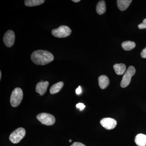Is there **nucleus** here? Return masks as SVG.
Here are the masks:
<instances>
[{
	"label": "nucleus",
	"instance_id": "f257e3e1",
	"mask_svg": "<svg viewBox=\"0 0 146 146\" xmlns=\"http://www.w3.org/2000/svg\"><path fill=\"white\" fill-rule=\"evenodd\" d=\"M31 59L36 65H44L52 61L54 59V56L48 51L39 50L32 53Z\"/></svg>",
	"mask_w": 146,
	"mask_h": 146
},
{
	"label": "nucleus",
	"instance_id": "f03ea898",
	"mask_svg": "<svg viewBox=\"0 0 146 146\" xmlns=\"http://www.w3.org/2000/svg\"><path fill=\"white\" fill-rule=\"evenodd\" d=\"M23 97V90L20 88H16L11 93L10 97V104L13 107H16L20 104Z\"/></svg>",
	"mask_w": 146,
	"mask_h": 146
},
{
	"label": "nucleus",
	"instance_id": "7ed1b4c3",
	"mask_svg": "<svg viewBox=\"0 0 146 146\" xmlns=\"http://www.w3.org/2000/svg\"><path fill=\"white\" fill-rule=\"evenodd\" d=\"M52 34L57 38H65L70 36L72 33V30L67 26H60L57 29H54L52 31Z\"/></svg>",
	"mask_w": 146,
	"mask_h": 146
},
{
	"label": "nucleus",
	"instance_id": "20e7f679",
	"mask_svg": "<svg viewBox=\"0 0 146 146\" xmlns=\"http://www.w3.org/2000/svg\"><path fill=\"white\" fill-rule=\"evenodd\" d=\"M25 129L23 127L18 128L11 133L9 139L13 143H18L25 137Z\"/></svg>",
	"mask_w": 146,
	"mask_h": 146
},
{
	"label": "nucleus",
	"instance_id": "39448f33",
	"mask_svg": "<svg viewBox=\"0 0 146 146\" xmlns=\"http://www.w3.org/2000/svg\"><path fill=\"white\" fill-rule=\"evenodd\" d=\"M36 118L42 124L46 125H53L56 121L55 118L53 115L44 112L38 114L36 116Z\"/></svg>",
	"mask_w": 146,
	"mask_h": 146
},
{
	"label": "nucleus",
	"instance_id": "423d86ee",
	"mask_svg": "<svg viewBox=\"0 0 146 146\" xmlns=\"http://www.w3.org/2000/svg\"><path fill=\"white\" fill-rule=\"evenodd\" d=\"M136 73L135 68L133 66L129 67L123 76L121 82V86L122 88H125L128 86L131 81V78Z\"/></svg>",
	"mask_w": 146,
	"mask_h": 146
},
{
	"label": "nucleus",
	"instance_id": "0eeeda50",
	"mask_svg": "<svg viewBox=\"0 0 146 146\" xmlns=\"http://www.w3.org/2000/svg\"><path fill=\"white\" fill-rule=\"evenodd\" d=\"M15 40V35L12 30H8L6 32L3 36V41L7 47L10 48L14 44Z\"/></svg>",
	"mask_w": 146,
	"mask_h": 146
},
{
	"label": "nucleus",
	"instance_id": "6e6552de",
	"mask_svg": "<svg viewBox=\"0 0 146 146\" xmlns=\"http://www.w3.org/2000/svg\"><path fill=\"white\" fill-rule=\"evenodd\" d=\"M100 124L103 127L108 130H110L116 127L117 122L116 120L112 118H105L101 120Z\"/></svg>",
	"mask_w": 146,
	"mask_h": 146
},
{
	"label": "nucleus",
	"instance_id": "1a4fd4ad",
	"mask_svg": "<svg viewBox=\"0 0 146 146\" xmlns=\"http://www.w3.org/2000/svg\"><path fill=\"white\" fill-rule=\"evenodd\" d=\"M49 83L48 81H42L37 84L35 88L36 93H38L41 96H44L46 92Z\"/></svg>",
	"mask_w": 146,
	"mask_h": 146
},
{
	"label": "nucleus",
	"instance_id": "9d476101",
	"mask_svg": "<svg viewBox=\"0 0 146 146\" xmlns=\"http://www.w3.org/2000/svg\"><path fill=\"white\" fill-rule=\"evenodd\" d=\"M99 85L101 89H104L109 85L110 80L107 76L102 75L98 78Z\"/></svg>",
	"mask_w": 146,
	"mask_h": 146
},
{
	"label": "nucleus",
	"instance_id": "9b49d317",
	"mask_svg": "<svg viewBox=\"0 0 146 146\" xmlns=\"http://www.w3.org/2000/svg\"><path fill=\"white\" fill-rule=\"evenodd\" d=\"M131 2V0H118L117 5L118 8L121 11L125 10L129 7Z\"/></svg>",
	"mask_w": 146,
	"mask_h": 146
},
{
	"label": "nucleus",
	"instance_id": "f8f14e48",
	"mask_svg": "<svg viewBox=\"0 0 146 146\" xmlns=\"http://www.w3.org/2000/svg\"><path fill=\"white\" fill-rule=\"evenodd\" d=\"M135 142L138 146H145L146 135L143 133L138 134L135 137Z\"/></svg>",
	"mask_w": 146,
	"mask_h": 146
},
{
	"label": "nucleus",
	"instance_id": "ddd939ff",
	"mask_svg": "<svg viewBox=\"0 0 146 146\" xmlns=\"http://www.w3.org/2000/svg\"><path fill=\"white\" fill-rule=\"evenodd\" d=\"M64 86L63 82H59L53 84L50 89V92L51 94H55L60 92Z\"/></svg>",
	"mask_w": 146,
	"mask_h": 146
},
{
	"label": "nucleus",
	"instance_id": "4468645a",
	"mask_svg": "<svg viewBox=\"0 0 146 146\" xmlns=\"http://www.w3.org/2000/svg\"><path fill=\"white\" fill-rule=\"evenodd\" d=\"M113 68L117 74L122 75L125 73L126 67L125 64L121 63V64H115L113 66Z\"/></svg>",
	"mask_w": 146,
	"mask_h": 146
},
{
	"label": "nucleus",
	"instance_id": "2eb2a0df",
	"mask_svg": "<svg viewBox=\"0 0 146 146\" xmlns=\"http://www.w3.org/2000/svg\"><path fill=\"white\" fill-rule=\"evenodd\" d=\"M44 0H25L24 2L25 5L29 7L41 5L44 3Z\"/></svg>",
	"mask_w": 146,
	"mask_h": 146
},
{
	"label": "nucleus",
	"instance_id": "dca6fc26",
	"mask_svg": "<svg viewBox=\"0 0 146 146\" xmlns=\"http://www.w3.org/2000/svg\"><path fill=\"white\" fill-rule=\"evenodd\" d=\"M96 10L97 13L99 15H102L106 11V5L104 1H100L97 4Z\"/></svg>",
	"mask_w": 146,
	"mask_h": 146
},
{
	"label": "nucleus",
	"instance_id": "f3484780",
	"mask_svg": "<svg viewBox=\"0 0 146 146\" xmlns=\"http://www.w3.org/2000/svg\"><path fill=\"white\" fill-rule=\"evenodd\" d=\"M121 46L125 50L129 51L133 49L136 47V44L134 42L127 41L123 42Z\"/></svg>",
	"mask_w": 146,
	"mask_h": 146
},
{
	"label": "nucleus",
	"instance_id": "a211bd4d",
	"mask_svg": "<svg viewBox=\"0 0 146 146\" xmlns=\"http://www.w3.org/2000/svg\"><path fill=\"white\" fill-rule=\"evenodd\" d=\"M138 27L140 29H146V18L144 19L142 23L138 25Z\"/></svg>",
	"mask_w": 146,
	"mask_h": 146
},
{
	"label": "nucleus",
	"instance_id": "6ab92c4d",
	"mask_svg": "<svg viewBox=\"0 0 146 146\" xmlns=\"http://www.w3.org/2000/svg\"><path fill=\"white\" fill-rule=\"evenodd\" d=\"M76 107L77 108L79 109L80 111H82V110H83L85 108V106L84 105V104L83 103H79L76 104Z\"/></svg>",
	"mask_w": 146,
	"mask_h": 146
},
{
	"label": "nucleus",
	"instance_id": "aec40b11",
	"mask_svg": "<svg viewBox=\"0 0 146 146\" xmlns=\"http://www.w3.org/2000/svg\"><path fill=\"white\" fill-rule=\"evenodd\" d=\"M141 56L143 58H146V48H145L141 52Z\"/></svg>",
	"mask_w": 146,
	"mask_h": 146
},
{
	"label": "nucleus",
	"instance_id": "412c9836",
	"mask_svg": "<svg viewBox=\"0 0 146 146\" xmlns=\"http://www.w3.org/2000/svg\"><path fill=\"white\" fill-rule=\"evenodd\" d=\"M71 146H86L83 144L79 142H75Z\"/></svg>",
	"mask_w": 146,
	"mask_h": 146
},
{
	"label": "nucleus",
	"instance_id": "4be33fe9",
	"mask_svg": "<svg viewBox=\"0 0 146 146\" xmlns=\"http://www.w3.org/2000/svg\"><path fill=\"white\" fill-rule=\"evenodd\" d=\"M76 93L77 95H79L82 93V89L81 86H79L78 88L76 89Z\"/></svg>",
	"mask_w": 146,
	"mask_h": 146
},
{
	"label": "nucleus",
	"instance_id": "5701e85b",
	"mask_svg": "<svg viewBox=\"0 0 146 146\" xmlns=\"http://www.w3.org/2000/svg\"><path fill=\"white\" fill-rule=\"evenodd\" d=\"M72 1L75 3H78L80 1V0H72Z\"/></svg>",
	"mask_w": 146,
	"mask_h": 146
},
{
	"label": "nucleus",
	"instance_id": "b1692460",
	"mask_svg": "<svg viewBox=\"0 0 146 146\" xmlns=\"http://www.w3.org/2000/svg\"><path fill=\"white\" fill-rule=\"evenodd\" d=\"M1 77H2L1 72V71H0V80H1Z\"/></svg>",
	"mask_w": 146,
	"mask_h": 146
},
{
	"label": "nucleus",
	"instance_id": "393cba45",
	"mask_svg": "<svg viewBox=\"0 0 146 146\" xmlns=\"http://www.w3.org/2000/svg\"><path fill=\"white\" fill-rule=\"evenodd\" d=\"M72 140H69V142H70V143H71V142H72Z\"/></svg>",
	"mask_w": 146,
	"mask_h": 146
}]
</instances>
